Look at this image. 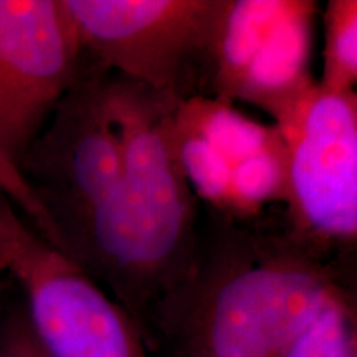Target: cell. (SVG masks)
<instances>
[{"label": "cell", "mask_w": 357, "mask_h": 357, "mask_svg": "<svg viewBox=\"0 0 357 357\" xmlns=\"http://www.w3.org/2000/svg\"><path fill=\"white\" fill-rule=\"evenodd\" d=\"M288 158L289 235L314 252L357 240V96L314 82L275 121Z\"/></svg>", "instance_id": "277c9868"}, {"label": "cell", "mask_w": 357, "mask_h": 357, "mask_svg": "<svg viewBox=\"0 0 357 357\" xmlns=\"http://www.w3.org/2000/svg\"><path fill=\"white\" fill-rule=\"evenodd\" d=\"M111 77L113 73L84 60L19 160L20 171L55 220L65 250L66 238L121 177L123 147L111 111Z\"/></svg>", "instance_id": "5b68a950"}, {"label": "cell", "mask_w": 357, "mask_h": 357, "mask_svg": "<svg viewBox=\"0 0 357 357\" xmlns=\"http://www.w3.org/2000/svg\"><path fill=\"white\" fill-rule=\"evenodd\" d=\"M84 60L178 100L205 84L218 0H63Z\"/></svg>", "instance_id": "3957f363"}, {"label": "cell", "mask_w": 357, "mask_h": 357, "mask_svg": "<svg viewBox=\"0 0 357 357\" xmlns=\"http://www.w3.org/2000/svg\"><path fill=\"white\" fill-rule=\"evenodd\" d=\"M316 12L312 0H288L245 71L235 101L250 102L276 121L316 82L310 70Z\"/></svg>", "instance_id": "ba28073f"}, {"label": "cell", "mask_w": 357, "mask_h": 357, "mask_svg": "<svg viewBox=\"0 0 357 357\" xmlns=\"http://www.w3.org/2000/svg\"><path fill=\"white\" fill-rule=\"evenodd\" d=\"M6 270L29 301L30 328L48 357H147L129 312L86 271L0 205Z\"/></svg>", "instance_id": "8992f818"}, {"label": "cell", "mask_w": 357, "mask_h": 357, "mask_svg": "<svg viewBox=\"0 0 357 357\" xmlns=\"http://www.w3.org/2000/svg\"><path fill=\"white\" fill-rule=\"evenodd\" d=\"M172 119L177 129L199 136L231 164L257 154L278 136L276 124L258 123L230 102L204 95L178 102Z\"/></svg>", "instance_id": "30bf717a"}, {"label": "cell", "mask_w": 357, "mask_h": 357, "mask_svg": "<svg viewBox=\"0 0 357 357\" xmlns=\"http://www.w3.org/2000/svg\"><path fill=\"white\" fill-rule=\"evenodd\" d=\"M288 0H218L207 47L204 96L234 102L245 71Z\"/></svg>", "instance_id": "9c48e42d"}, {"label": "cell", "mask_w": 357, "mask_h": 357, "mask_svg": "<svg viewBox=\"0 0 357 357\" xmlns=\"http://www.w3.org/2000/svg\"><path fill=\"white\" fill-rule=\"evenodd\" d=\"M337 289L319 253L289 234L234 230L195 253L162 305L178 312L185 357H287Z\"/></svg>", "instance_id": "7a4b0ae2"}, {"label": "cell", "mask_w": 357, "mask_h": 357, "mask_svg": "<svg viewBox=\"0 0 357 357\" xmlns=\"http://www.w3.org/2000/svg\"><path fill=\"white\" fill-rule=\"evenodd\" d=\"M288 158L278 136L257 154L231 164V217L255 215L271 202H287Z\"/></svg>", "instance_id": "8fae6325"}, {"label": "cell", "mask_w": 357, "mask_h": 357, "mask_svg": "<svg viewBox=\"0 0 357 357\" xmlns=\"http://www.w3.org/2000/svg\"><path fill=\"white\" fill-rule=\"evenodd\" d=\"M0 192L6 194L10 199V202L15 204L24 212V215L33 223L35 230L45 242L66 255L65 242L50 212L47 211L37 192L26 181L19 164L2 147H0Z\"/></svg>", "instance_id": "9a60e30c"}, {"label": "cell", "mask_w": 357, "mask_h": 357, "mask_svg": "<svg viewBox=\"0 0 357 357\" xmlns=\"http://www.w3.org/2000/svg\"><path fill=\"white\" fill-rule=\"evenodd\" d=\"M111 111L123 171L109 195L66 238V255L131 306L164 303L195 260V195L174 151L182 100L114 75Z\"/></svg>", "instance_id": "6da1fadb"}, {"label": "cell", "mask_w": 357, "mask_h": 357, "mask_svg": "<svg viewBox=\"0 0 357 357\" xmlns=\"http://www.w3.org/2000/svg\"><path fill=\"white\" fill-rule=\"evenodd\" d=\"M357 82V2L329 0L324 12L323 77L329 91H354Z\"/></svg>", "instance_id": "4fadbf2b"}, {"label": "cell", "mask_w": 357, "mask_h": 357, "mask_svg": "<svg viewBox=\"0 0 357 357\" xmlns=\"http://www.w3.org/2000/svg\"><path fill=\"white\" fill-rule=\"evenodd\" d=\"M6 257H7V235H6V222H3L2 211H0V271L6 270Z\"/></svg>", "instance_id": "e0dca14e"}, {"label": "cell", "mask_w": 357, "mask_h": 357, "mask_svg": "<svg viewBox=\"0 0 357 357\" xmlns=\"http://www.w3.org/2000/svg\"><path fill=\"white\" fill-rule=\"evenodd\" d=\"M0 357H48L38 339L24 321L8 324L0 334Z\"/></svg>", "instance_id": "2e32d148"}, {"label": "cell", "mask_w": 357, "mask_h": 357, "mask_svg": "<svg viewBox=\"0 0 357 357\" xmlns=\"http://www.w3.org/2000/svg\"><path fill=\"white\" fill-rule=\"evenodd\" d=\"M174 124V119H172ZM174 151L187 184L195 197L218 211L231 213V162L195 134L174 124Z\"/></svg>", "instance_id": "7c38bea8"}, {"label": "cell", "mask_w": 357, "mask_h": 357, "mask_svg": "<svg viewBox=\"0 0 357 357\" xmlns=\"http://www.w3.org/2000/svg\"><path fill=\"white\" fill-rule=\"evenodd\" d=\"M83 61L63 0H0V147L17 164Z\"/></svg>", "instance_id": "52a82bcc"}, {"label": "cell", "mask_w": 357, "mask_h": 357, "mask_svg": "<svg viewBox=\"0 0 357 357\" xmlns=\"http://www.w3.org/2000/svg\"><path fill=\"white\" fill-rule=\"evenodd\" d=\"M287 357H357L356 314L342 288L329 298Z\"/></svg>", "instance_id": "5bb4252c"}]
</instances>
